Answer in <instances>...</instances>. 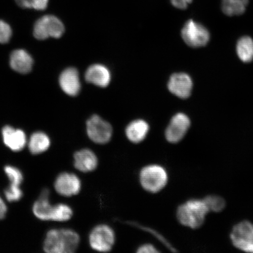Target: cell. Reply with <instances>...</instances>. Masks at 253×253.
<instances>
[{
  "instance_id": "1",
  "label": "cell",
  "mask_w": 253,
  "mask_h": 253,
  "mask_svg": "<svg viewBox=\"0 0 253 253\" xmlns=\"http://www.w3.org/2000/svg\"><path fill=\"white\" fill-rule=\"evenodd\" d=\"M80 237L71 229H54L47 233L43 249L48 253H73L78 248Z\"/></svg>"
},
{
  "instance_id": "2",
  "label": "cell",
  "mask_w": 253,
  "mask_h": 253,
  "mask_svg": "<svg viewBox=\"0 0 253 253\" xmlns=\"http://www.w3.org/2000/svg\"><path fill=\"white\" fill-rule=\"evenodd\" d=\"M49 191L45 189L41 193L40 199L34 204V213L41 220L67 221L73 215L72 209L69 206L59 204L52 206L49 201Z\"/></svg>"
},
{
  "instance_id": "3",
  "label": "cell",
  "mask_w": 253,
  "mask_h": 253,
  "mask_svg": "<svg viewBox=\"0 0 253 253\" xmlns=\"http://www.w3.org/2000/svg\"><path fill=\"white\" fill-rule=\"evenodd\" d=\"M209 211L204 200L191 199L179 206L176 217L182 225L195 229L202 226Z\"/></svg>"
},
{
  "instance_id": "4",
  "label": "cell",
  "mask_w": 253,
  "mask_h": 253,
  "mask_svg": "<svg viewBox=\"0 0 253 253\" xmlns=\"http://www.w3.org/2000/svg\"><path fill=\"white\" fill-rule=\"evenodd\" d=\"M140 181L142 187L145 191L156 194L166 187L169 176L164 167L153 164L145 167L141 169Z\"/></svg>"
},
{
  "instance_id": "5",
  "label": "cell",
  "mask_w": 253,
  "mask_h": 253,
  "mask_svg": "<svg viewBox=\"0 0 253 253\" xmlns=\"http://www.w3.org/2000/svg\"><path fill=\"white\" fill-rule=\"evenodd\" d=\"M65 27L61 21L52 15L41 17L34 25V35L37 39L46 40L49 38L59 39L64 33Z\"/></svg>"
},
{
  "instance_id": "6",
  "label": "cell",
  "mask_w": 253,
  "mask_h": 253,
  "mask_svg": "<svg viewBox=\"0 0 253 253\" xmlns=\"http://www.w3.org/2000/svg\"><path fill=\"white\" fill-rule=\"evenodd\" d=\"M116 236L113 229L107 224L95 226L89 235L91 249L99 252H109L115 245Z\"/></svg>"
},
{
  "instance_id": "7",
  "label": "cell",
  "mask_w": 253,
  "mask_h": 253,
  "mask_svg": "<svg viewBox=\"0 0 253 253\" xmlns=\"http://www.w3.org/2000/svg\"><path fill=\"white\" fill-rule=\"evenodd\" d=\"M86 131L90 140L97 144H107L112 137V126L97 115H93L87 120Z\"/></svg>"
},
{
  "instance_id": "8",
  "label": "cell",
  "mask_w": 253,
  "mask_h": 253,
  "mask_svg": "<svg viewBox=\"0 0 253 253\" xmlns=\"http://www.w3.org/2000/svg\"><path fill=\"white\" fill-rule=\"evenodd\" d=\"M181 35L185 42L192 47L204 46L210 40V34L207 28L192 20L186 22Z\"/></svg>"
},
{
  "instance_id": "9",
  "label": "cell",
  "mask_w": 253,
  "mask_h": 253,
  "mask_svg": "<svg viewBox=\"0 0 253 253\" xmlns=\"http://www.w3.org/2000/svg\"><path fill=\"white\" fill-rule=\"evenodd\" d=\"M230 238L237 249L253 253V224L250 221H243L234 226Z\"/></svg>"
},
{
  "instance_id": "10",
  "label": "cell",
  "mask_w": 253,
  "mask_h": 253,
  "mask_svg": "<svg viewBox=\"0 0 253 253\" xmlns=\"http://www.w3.org/2000/svg\"><path fill=\"white\" fill-rule=\"evenodd\" d=\"M191 121L185 114L179 113L174 116L166 130V138L170 143L181 141L188 131Z\"/></svg>"
},
{
  "instance_id": "11",
  "label": "cell",
  "mask_w": 253,
  "mask_h": 253,
  "mask_svg": "<svg viewBox=\"0 0 253 253\" xmlns=\"http://www.w3.org/2000/svg\"><path fill=\"white\" fill-rule=\"evenodd\" d=\"M55 188L60 195L64 197H71L80 192L81 180L74 173H62L56 179Z\"/></svg>"
},
{
  "instance_id": "12",
  "label": "cell",
  "mask_w": 253,
  "mask_h": 253,
  "mask_svg": "<svg viewBox=\"0 0 253 253\" xmlns=\"http://www.w3.org/2000/svg\"><path fill=\"white\" fill-rule=\"evenodd\" d=\"M168 87L170 92L176 96L181 99H186L192 92V79L184 73H177L170 77Z\"/></svg>"
},
{
  "instance_id": "13",
  "label": "cell",
  "mask_w": 253,
  "mask_h": 253,
  "mask_svg": "<svg viewBox=\"0 0 253 253\" xmlns=\"http://www.w3.org/2000/svg\"><path fill=\"white\" fill-rule=\"evenodd\" d=\"M4 170L11 183L4 192L6 198L9 202L18 201L23 197V192L20 188L23 181V174L20 169L14 167H5Z\"/></svg>"
},
{
  "instance_id": "14",
  "label": "cell",
  "mask_w": 253,
  "mask_h": 253,
  "mask_svg": "<svg viewBox=\"0 0 253 253\" xmlns=\"http://www.w3.org/2000/svg\"><path fill=\"white\" fill-rule=\"evenodd\" d=\"M59 84L64 92L75 96L81 90V82L77 69L69 68L63 71L59 78Z\"/></svg>"
},
{
  "instance_id": "15",
  "label": "cell",
  "mask_w": 253,
  "mask_h": 253,
  "mask_svg": "<svg viewBox=\"0 0 253 253\" xmlns=\"http://www.w3.org/2000/svg\"><path fill=\"white\" fill-rule=\"evenodd\" d=\"M74 166L79 171H93L98 166V158L93 151L84 148L74 155Z\"/></svg>"
},
{
  "instance_id": "16",
  "label": "cell",
  "mask_w": 253,
  "mask_h": 253,
  "mask_svg": "<svg viewBox=\"0 0 253 253\" xmlns=\"http://www.w3.org/2000/svg\"><path fill=\"white\" fill-rule=\"evenodd\" d=\"M88 83L100 87L108 86L111 81V74L106 66L100 64L91 65L85 74Z\"/></svg>"
},
{
  "instance_id": "17",
  "label": "cell",
  "mask_w": 253,
  "mask_h": 253,
  "mask_svg": "<svg viewBox=\"0 0 253 253\" xmlns=\"http://www.w3.org/2000/svg\"><path fill=\"white\" fill-rule=\"evenodd\" d=\"M2 134L4 144L12 151H21L26 144V135L21 129L5 126L2 128Z\"/></svg>"
},
{
  "instance_id": "18",
  "label": "cell",
  "mask_w": 253,
  "mask_h": 253,
  "mask_svg": "<svg viewBox=\"0 0 253 253\" xmlns=\"http://www.w3.org/2000/svg\"><path fill=\"white\" fill-rule=\"evenodd\" d=\"M150 130V126L145 120L138 119L132 121L126 126V134L129 141L138 144L144 141Z\"/></svg>"
},
{
  "instance_id": "19",
  "label": "cell",
  "mask_w": 253,
  "mask_h": 253,
  "mask_svg": "<svg viewBox=\"0 0 253 253\" xmlns=\"http://www.w3.org/2000/svg\"><path fill=\"white\" fill-rule=\"evenodd\" d=\"M10 65L15 71L22 74H26L29 73L33 68V59L25 50H16L11 53Z\"/></svg>"
},
{
  "instance_id": "20",
  "label": "cell",
  "mask_w": 253,
  "mask_h": 253,
  "mask_svg": "<svg viewBox=\"0 0 253 253\" xmlns=\"http://www.w3.org/2000/svg\"><path fill=\"white\" fill-rule=\"evenodd\" d=\"M49 146V138L43 132H37L31 135L29 142V148L32 154L42 153L47 150Z\"/></svg>"
},
{
  "instance_id": "21",
  "label": "cell",
  "mask_w": 253,
  "mask_h": 253,
  "mask_svg": "<svg viewBox=\"0 0 253 253\" xmlns=\"http://www.w3.org/2000/svg\"><path fill=\"white\" fill-rule=\"evenodd\" d=\"M237 53L243 62H250L253 60V40L251 37L241 38L237 42Z\"/></svg>"
},
{
  "instance_id": "22",
  "label": "cell",
  "mask_w": 253,
  "mask_h": 253,
  "mask_svg": "<svg viewBox=\"0 0 253 253\" xmlns=\"http://www.w3.org/2000/svg\"><path fill=\"white\" fill-rule=\"evenodd\" d=\"M249 0H222V11L228 16L239 15L244 13Z\"/></svg>"
},
{
  "instance_id": "23",
  "label": "cell",
  "mask_w": 253,
  "mask_h": 253,
  "mask_svg": "<svg viewBox=\"0 0 253 253\" xmlns=\"http://www.w3.org/2000/svg\"><path fill=\"white\" fill-rule=\"evenodd\" d=\"M204 201L210 211L219 212L225 208L226 202L221 197L216 195H211L206 197Z\"/></svg>"
},
{
  "instance_id": "24",
  "label": "cell",
  "mask_w": 253,
  "mask_h": 253,
  "mask_svg": "<svg viewBox=\"0 0 253 253\" xmlns=\"http://www.w3.org/2000/svg\"><path fill=\"white\" fill-rule=\"evenodd\" d=\"M17 4L23 8H32L44 10L47 7L49 0H15Z\"/></svg>"
},
{
  "instance_id": "25",
  "label": "cell",
  "mask_w": 253,
  "mask_h": 253,
  "mask_svg": "<svg viewBox=\"0 0 253 253\" xmlns=\"http://www.w3.org/2000/svg\"><path fill=\"white\" fill-rule=\"evenodd\" d=\"M11 35L10 26L4 21L0 20V43L8 42L11 39Z\"/></svg>"
},
{
  "instance_id": "26",
  "label": "cell",
  "mask_w": 253,
  "mask_h": 253,
  "mask_svg": "<svg viewBox=\"0 0 253 253\" xmlns=\"http://www.w3.org/2000/svg\"><path fill=\"white\" fill-rule=\"evenodd\" d=\"M137 252L139 253H157L160 252L153 245L144 244L139 247Z\"/></svg>"
},
{
  "instance_id": "27",
  "label": "cell",
  "mask_w": 253,
  "mask_h": 253,
  "mask_svg": "<svg viewBox=\"0 0 253 253\" xmlns=\"http://www.w3.org/2000/svg\"><path fill=\"white\" fill-rule=\"evenodd\" d=\"M172 4L177 8L184 9L191 3L192 0H170Z\"/></svg>"
},
{
  "instance_id": "28",
  "label": "cell",
  "mask_w": 253,
  "mask_h": 253,
  "mask_svg": "<svg viewBox=\"0 0 253 253\" xmlns=\"http://www.w3.org/2000/svg\"><path fill=\"white\" fill-rule=\"evenodd\" d=\"M6 212H7V207H6L4 201L0 198V219H2L5 217Z\"/></svg>"
}]
</instances>
